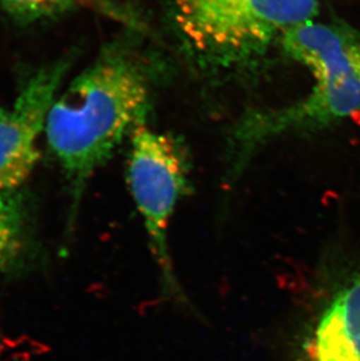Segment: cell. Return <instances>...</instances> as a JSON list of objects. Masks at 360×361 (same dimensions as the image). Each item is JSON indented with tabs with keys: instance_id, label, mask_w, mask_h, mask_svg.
Segmentation results:
<instances>
[{
	"instance_id": "cell-2",
	"label": "cell",
	"mask_w": 360,
	"mask_h": 361,
	"mask_svg": "<svg viewBox=\"0 0 360 361\" xmlns=\"http://www.w3.org/2000/svg\"><path fill=\"white\" fill-rule=\"evenodd\" d=\"M280 46L309 71L315 85L299 101L254 111L239 122L233 140L241 159L277 137L322 129L360 114L357 32L342 24L310 21L289 32Z\"/></svg>"
},
{
	"instance_id": "cell-5",
	"label": "cell",
	"mask_w": 360,
	"mask_h": 361,
	"mask_svg": "<svg viewBox=\"0 0 360 361\" xmlns=\"http://www.w3.org/2000/svg\"><path fill=\"white\" fill-rule=\"evenodd\" d=\"M69 63L64 60L37 73L13 106H0V192L14 191L37 163V140Z\"/></svg>"
},
{
	"instance_id": "cell-8",
	"label": "cell",
	"mask_w": 360,
	"mask_h": 361,
	"mask_svg": "<svg viewBox=\"0 0 360 361\" xmlns=\"http://www.w3.org/2000/svg\"><path fill=\"white\" fill-rule=\"evenodd\" d=\"M80 0H0V5L16 17L35 20L62 13Z\"/></svg>"
},
{
	"instance_id": "cell-4",
	"label": "cell",
	"mask_w": 360,
	"mask_h": 361,
	"mask_svg": "<svg viewBox=\"0 0 360 361\" xmlns=\"http://www.w3.org/2000/svg\"><path fill=\"white\" fill-rule=\"evenodd\" d=\"M128 184L143 218L150 249L160 269L164 291L184 300L167 245L169 225L188 188V158L179 140L142 122L130 133Z\"/></svg>"
},
{
	"instance_id": "cell-6",
	"label": "cell",
	"mask_w": 360,
	"mask_h": 361,
	"mask_svg": "<svg viewBox=\"0 0 360 361\" xmlns=\"http://www.w3.org/2000/svg\"><path fill=\"white\" fill-rule=\"evenodd\" d=\"M301 361H360V274L333 295L316 318Z\"/></svg>"
},
{
	"instance_id": "cell-7",
	"label": "cell",
	"mask_w": 360,
	"mask_h": 361,
	"mask_svg": "<svg viewBox=\"0 0 360 361\" xmlns=\"http://www.w3.org/2000/svg\"><path fill=\"white\" fill-rule=\"evenodd\" d=\"M25 218L23 195L17 190L0 192V271L13 264L23 252Z\"/></svg>"
},
{
	"instance_id": "cell-3",
	"label": "cell",
	"mask_w": 360,
	"mask_h": 361,
	"mask_svg": "<svg viewBox=\"0 0 360 361\" xmlns=\"http://www.w3.org/2000/svg\"><path fill=\"white\" fill-rule=\"evenodd\" d=\"M318 0H172L176 27L197 58L233 68L265 55L315 21Z\"/></svg>"
},
{
	"instance_id": "cell-1",
	"label": "cell",
	"mask_w": 360,
	"mask_h": 361,
	"mask_svg": "<svg viewBox=\"0 0 360 361\" xmlns=\"http://www.w3.org/2000/svg\"><path fill=\"white\" fill-rule=\"evenodd\" d=\"M151 87L144 59L128 42L117 41L55 97L44 133L72 183L75 200L124 136L144 122Z\"/></svg>"
}]
</instances>
